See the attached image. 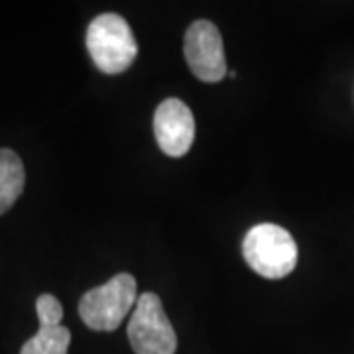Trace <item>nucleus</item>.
<instances>
[{
  "instance_id": "6e6552de",
  "label": "nucleus",
  "mask_w": 354,
  "mask_h": 354,
  "mask_svg": "<svg viewBox=\"0 0 354 354\" xmlns=\"http://www.w3.org/2000/svg\"><path fill=\"white\" fill-rule=\"evenodd\" d=\"M71 330L64 325H39V330L26 341L20 354H67Z\"/></svg>"
},
{
  "instance_id": "7ed1b4c3",
  "label": "nucleus",
  "mask_w": 354,
  "mask_h": 354,
  "mask_svg": "<svg viewBox=\"0 0 354 354\" xmlns=\"http://www.w3.org/2000/svg\"><path fill=\"white\" fill-rule=\"evenodd\" d=\"M87 50L102 73L116 75L134 64L138 55V44L122 16L106 12L97 16L88 24Z\"/></svg>"
},
{
  "instance_id": "f03ea898",
  "label": "nucleus",
  "mask_w": 354,
  "mask_h": 354,
  "mask_svg": "<svg viewBox=\"0 0 354 354\" xmlns=\"http://www.w3.org/2000/svg\"><path fill=\"white\" fill-rule=\"evenodd\" d=\"M138 301V286L132 274H116L99 288L88 290L79 301V315L88 329L109 333L120 327Z\"/></svg>"
},
{
  "instance_id": "1a4fd4ad",
  "label": "nucleus",
  "mask_w": 354,
  "mask_h": 354,
  "mask_svg": "<svg viewBox=\"0 0 354 354\" xmlns=\"http://www.w3.org/2000/svg\"><path fill=\"white\" fill-rule=\"evenodd\" d=\"M36 311H38L39 325H62L64 307L55 295H51V293L39 295L36 301Z\"/></svg>"
},
{
  "instance_id": "20e7f679",
  "label": "nucleus",
  "mask_w": 354,
  "mask_h": 354,
  "mask_svg": "<svg viewBox=\"0 0 354 354\" xmlns=\"http://www.w3.org/2000/svg\"><path fill=\"white\" fill-rule=\"evenodd\" d=\"M128 339L136 354H176L177 337L156 293H142L128 323Z\"/></svg>"
},
{
  "instance_id": "423d86ee",
  "label": "nucleus",
  "mask_w": 354,
  "mask_h": 354,
  "mask_svg": "<svg viewBox=\"0 0 354 354\" xmlns=\"http://www.w3.org/2000/svg\"><path fill=\"white\" fill-rule=\"evenodd\" d=\"M153 134L160 150L171 158L189 152L195 140V118L179 99H165L153 113Z\"/></svg>"
},
{
  "instance_id": "0eeeda50",
  "label": "nucleus",
  "mask_w": 354,
  "mask_h": 354,
  "mask_svg": "<svg viewBox=\"0 0 354 354\" xmlns=\"http://www.w3.org/2000/svg\"><path fill=\"white\" fill-rule=\"evenodd\" d=\"M24 183V164L20 156L8 148H0V215H4L18 201Z\"/></svg>"
},
{
  "instance_id": "f257e3e1",
  "label": "nucleus",
  "mask_w": 354,
  "mask_h": 354,
  "mask_svg": "<svg viewBox=\"0 0 354 354\" xmlns=\"http://www.w3.org/2000/svg\"><path fill=\"white\" fill-rule=\"evenodd\" d=\"M242 254L246 264L258 276L281 279L295 270L299 250L286 228L274 223H262L246 232L242 242Z\"/></svg>"
},
{
  "instance_id": "39448f33",
  "label": "nucleus",
  "mask_w": 354,
  "mask_h": 354,
  "mask_svg": "<svg viewBox=\"0 0 354 354\" xmlns=\"http://www.w3.org/2000/svg\"><path fill=\"white\" fill-rule=\"evenodd\" d=\"M185 62L203 83H218L228 75L223 36L213 22L197 20L185 32Z\"/></svg>"
}]
</instances>
